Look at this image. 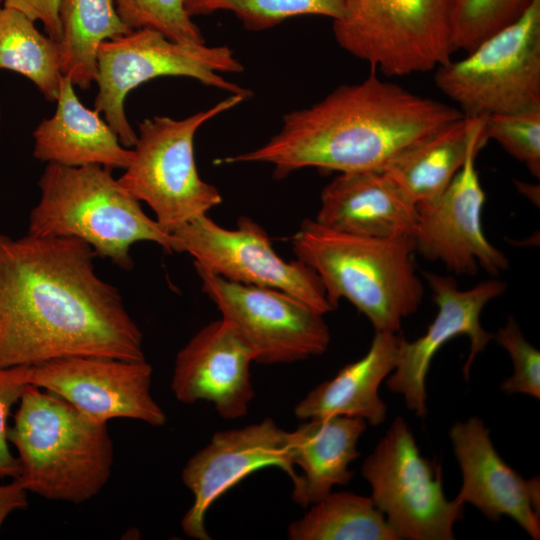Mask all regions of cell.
Masks as SVG:
<instances>
[{
    "instance_id": "44dd1931",
    "label": "cell",
    "mask_w": 540,
    "mask_h": 540,
    "mask_svg": "<svg viewBox=\"0 0 540 540\" xmlns=\"http://www.w3.org/2000/svg\"><path fill=\"white\" fill-rule=\"evenodd\" d=\"M403 340L397 333L375 331L367 353L312 389L296 404L295 416H349L380 425L386 419L387 407L379 396V386L395 369Z\"/></svg>"
},
{
    "instance_id": "52a82bcc",
    "label": "cell",
    "mask_w": 540,
    "mask_h": 540,
    "mask_svg": "<svg viewBox=\"0 0 540 540\" xmlns=\"http://www.w3.org/2000/svg\"><path fill=\"white\" fill-rule=\"evenodd\" d=\"M243 70L228 46L177 42L148 28L132 30L98 48L94 109L103 114L121 143L132 148L137 133L127 119L125 100L133 89L158 77H188L247 99L253 95L251 90L221 76Z\"/></svg>"
},
{
    "instance_id": "d6a6232c",
    "label": "cell",
    "mask_w": 540,
    "mask_h": 540,
    "mask_svg": "<svg viewBox=\"0 0 540 540\" xmlns=\"http://www.w3.org/2000/svg\"><path fill=\"white\" fill-rule=\"evenodd\" d=\"M60 3L61 0H0V5L15 9L35 22H41L46 34L58 43L61 39Z\"/></svg>"
},
{
    "instance_id": "2e32d148",
    "label": "cell",
    "mask_w": 540,
    "mask_h": 540,
    "mask_svg": "<svg viewBox=\"0 0 540 540\" xmlns=\"http://www.w3.org/2000/svg\"><path fill=\"white\" fill-rule=\"evenodd\" d=\"M423 275L438 307L437 315L424 335L412 342L403 340L398 363L386 380L389 390L401 394L407 409L421 418L427 413L426 376L434 355L452 338L466 335L470 350L462 371L467 380L475 357L494 336L482 327L481 312L489 301L506 290V284L498 279L460 290L452 277L426 271Z\"/></svg>"
},
{
    "instance_id": "30bf717a",
    "label": "cell",
    "mask_w": 540,
    "mask_h": 540,
    "mask_svg": "<svg viewBox=\"0 0 540 540\" xmlns=\"http://www.w3.org/2000/svg\"><path fill=\"white\" fill-rule=\"evenodd\" d=\"M361 473L372 489L371 499L399 539L452 540L453 526L464 505L448 501L441 468L420 455L412 431L396 417Z\"/></svg>"
},
{
    "instance_id": "9c48e42d",
    "label": "cell",
    "mask_w": 540,
    "mask_h": 540,
    "mask_svg": "<svg viewBox=\"0 0 540 540\" xmlns=\"http://www.w3.org/2000/svg\"><path fill=\"white\" fill-rule=\"evenodd\" d=\"M338 45L387 76L428 72L451 59L449 0H346Z\"/></svg>"
},
{
    "instance_id": "4316f807",
    "label": "cell",
    "mask_w": 540,
    "mask_h": 540,
    "mask_svg": "<svg viewBox=\"0 0 540 540\" xmlns=\"http://www.w3.org/2000/svg\"><path fill=\"white\" fill-rule=\"evenodd\" d=\"M534 0H449L454 51L468 52L516 21Z\"/></svg>"
},
{
    "instance_id": "d6986e66",
    "label": "cell",
    "mask_w": 540,
    "mask_h": 540,
    "mask_svg": "<svg viewBox=\"0 0 540 540\" xmlns=\"http://www.w3.org/2000/svg\"><path fill=\"white\" fill-rule=\"evenodd\" d=\"M315 220L356 235L413 237L418 210L411 196L382 168L337 175L322 190Z\"/></svg>"
},
{
    "instance_id": "8992f818",
    "label": "cell",
    "mask_w": 540,
    "mask_h": 540,
    "mask_svg": "<svg viewBox=\"0 0 540 540\" xmlns=\"http://www.w3.org/2000/svg\"><path fill=\"white\" fill-rule=\"evenodd\" d=\"M245 100L231 94L181 120L153 116L138 124L131 161L118 181L134 198L150 206L155 220L167 232L207 214L222 202L218 189L199 176L194 137L204 123Z\"/></svg>"
},
{
    "instance_id": "7a4b0ae2",
    "label": "cell",
    "mask_w": 540,
    "mask_h": 540,
    "mask_svg": "<svg viewBox=\"0 0 540 540\" xmlns=\"http://www.w3.org/2000/svg\"><path fill=\"white\" fill-rule=\"evenodd\" d=\"M457 107L380 79L338 86L316 104L282 118L262 146L216 163H266L282 179L307 167L349 173L382 169L394 157L460 118Z\"/></svg>"
},
{
    "instance_id": "f546056e",
    "label": "cell",
    "mask_w": 540,
    "mask_h": 540,
    "mask_svg": "<svg viewBox=\"0 0 540 540\" xmlns=\"http://www.w3.org/2000/svg\"><path fill=\"white\" fill-rule=\"evenodd\" d=\"M487 139L497 141L504 150L540 177V108L485 117Z\"/></svg>"
},
{
    "instance_id": "836d02e7",
    "label": "cell",
    "mask_w": 540,
    "mask_h": 540,
    "mask_svg": "<svg viewBox=\"0 0 540 540\" xmlns=\"http://www.w3.org/2000/svg\"><path fill=\"white\" fill-rule=\"evenodd\" d=\"M27 493L16 479L0 484V530L11 513L28 506Z\"/></svg>"
},
{
    "instance_id": "7c38bea8",
    "label": "cell",
    "mask_w": 540,
    "mask_h": 540,
    "mask_svg": "<svg viewBox=\"0 0 540 540\" xmlns=\"http://www.w3.org/2000/svg\"><path fill=\"white\" fill-rule=\"evenodd\" d=\"M203 292L251 347L255 362L291 363L323 354L330 331L323 314L278 289L226 280L195 266Z\"/></svg>"
},
{
    "instance_id": "e575fe53",
    "label": "cell",
    "mask_w": 540,
    "mask_h": 540,
    "mask_svg": "<svg viewBox=\"0 0 540 540\" xmlns=\"http://www.w3.org/2000/svg\"><path fill=\"white\" fill-rule=\"evenodd\" d=\"M219 1L220 0H186L185 6L188 14L193 17L214 12L216 4Z\"/></svg>"
},
{
    "instance_id": "9a60e30c",
    "label": "cell",
    "mask_w": 540,
    "mask_h": 540,
    "mask_svg": "<svg viewBox=\"0 0 540 540\" xmlns=\"http://www.w3.org/2000/svg\"><path fill=\"white\" fill-rule=\"evenodd\" d=\"M480 149H472L437 198L417 204L418 220L412 239L415 252L440 261L456 274L475 275L482 268L495 276L508 269L509 260L483 231L485 193L475 167Z\"/></svg>"
},
{
    "instance_id": "7402d4cb",
    "label": "cell",
    "mask_w": 540,
    "mask_h": 540,
    "mask_svg": "<svg viewBox=\"0 0 540 540\" xmlns=\"http://www.w3.org/2000/svg\"><path fill=\"white\" fill-rule=\"evenodd\" d=\"M366 429V421L357 417L331 416L311 418L288 432L294 465L303 474L293 485V500L306 507L326 497L333 486L347 484L353 472L348 465L359 457L356 445Z\"/></svg>"
},
{
    "instance_id": "d4e9b609",
    "label": "cell",
    "mask_w": 540,
    "mask_h": 540,
    "mask_svg": "<svg viewBox=\"0 0 540 540\" xmlns=\"http://www.w3.org/2000/svg\"><path fill=\"white\" fill-rule=\"evenodd\" d=\"M0 69L30 80L47 101H56L62 78L59 43L25 14L0 5Z\"/></svg>"
},
{
    "instance_id": "f1b7e54d",
    "label": "cell",
    "mask_w": 540,
    "mask_h": 540,
    "mask_svg": "<svg viewBox=\"0 0 540 540\" xmlns=\"http://www.w3.org/2000/svg\"><path fill=\"white\" fill-rule=\"evenodd\" d=\"M346 0H220L217 10L232 12L252 31L272 28L300 15H320L339 20L345 13Z\"/></svg>"
},
{
    "instance_id": "277c9868",
    "label": "cell",
    "mask_w": 540,
    "mask_h": 540,
    "mask_svg": "<svg viewBox=\"0 0 540 540\" xmlns=\"http://www.w3.org/2000/svg\"><path fill=\"white\" fill-rule=\"evenodd\" d=\"M8 441L17 451L16 480L44 499L81 504L111 476L114 451L107 423L35 385L28 384L19 400Z\"/></svg>"
},
{
    "instance_id": "603a6c76",
    "label": "cell",
    "mask_w": 540,
    "mask_h": 540,
    "mask_svg": "<svg viewBox=\"0 0 540 540\" xmlns=\"http://www.w3.org/2000/svg\"><path fill=\"white\" fill-rule=\"evenodd\" d=\"M484 120L461 116L401 152L383 169L416 204L432 201L450 184L472 149L488 141Z\"/></svg>"
},
{
    "instance_id": "5b68a950",
    "label": "cell",
    "mask_w": 540,
    "mask_h": 540,
    "mask_svg": "<svg viewBox=\"0 0 540 540\" xmlns=\"http://www.w3.org/2000/svg\"><path fill=\"white\" fill-rule=\"evenodd\" d=\"M38 186L40 199L29 216V234L81 239L97 256L125 270L132 268L130 248L136 242L176 252L173 234L143 211L111 168L47 163Z\"/></svg>"
},
{
    "instance_id": "ac0fdd59",
    "label": "cell",
    "mask_w": 540,
    "mask_h": 540,
    "mask_svg": "<svg viewBox=\"0 0 540 540\" xmlns=\"http://www.w3.org/2000/svg\"><path fill=\"white\" fill-rule=\"evenodd\" d=\"M450 439L462 472V486L453 499L470 503L487 518L515 520L534 540L540 538V481L525 480L494 448L489 430L478 417L456 422Z\"/></svg>"
},
{
    "instance_id": "d590c367",
    "label": "cell",
    "mask_w": 540,
    "mask_h": 540,
    "mask_svg": "<svg viewBox=\"0 0 540 540\" xmlns=\"http://www.w3.org/2000/svg\"><path fill=\"white\" fill-rule=\"evenodd\" d=\"M1 117H2V116H1V108H0V124H1Z\"/></svg>"
},
{
    "instance_id": "ba28073f",
    "label": "cell",
    "mask_w": 540,
    "mask_h": 540,
    "mask_svg": "<svg viewBox=\"0 0 540 540\" xmlns=\"http://www.w3.org/2000/svg\"><path fill=\"white\" fill-rule=\"evenodd\" d=\"M434 81L465 117L540 108V0L465 57L438 66Z\"/></svg>"
},
{
    "instance_id": "8fae6325",
    "label": "cell",
    "mask_w": 540,
    "mask_h": 540,
    "mask_svg": "<svg viewBox=\"0 0 540 540\" xmlns=\"http://www.w3.org/2000/svg\"><path fill=\"white\" fill-rule=\"evenodd\" d=\"M172 234L176 252L191 255L194 266L232 282L281 290L323 315L334 310L315 271L298 259H282L266 231L247 216L227 229L205 214Z\"/></svg>"
},
{
    "instance_id": "4dcf8cb0",
    "label": "cell",
    "mask_w": 540,
    "mask_h": 540,
    "mask_svg": "<svg viewBox=\"0 0 540 540\" xmlns=\"http://www.w3.org/2000/svg\"><path fill=\"white\" fill-rule=\"evenodd\" d=\"M493 339L509 353L514 367L513 374L501 383V390L540 399V352L525 339L513 316Z\"/></svg>"
},
{
    "instance_id": "4fadbf2b",
    "label": "cell",
    "mask_w": 540,
    "mask_h": 540,
    "mask_svg": "<svg viewBox=\"0 0 540 540\" xmlns=\"http://www.w3.org/2000/svg\"><path fill=\"white\" fill-rule=\"evenodd\" d=\"M152 372L145 359L80 356L27 366V379L96 422L128 418L163 426L167 417L151 394Z\"/></svg>"
},
{
    "instance_id": "cb8c5ba5",
    "label": "cell",
    "mask_w": 540,
    "mask_h": 540,
    "mask_svg": "<svg viewBox=\"0 0 540 540\" xmlns=\"http://www.w3.org/2000/svg\"><path fill=\"white\" fill-rule=\"evenodd\" d=\"M60 59L63 76L89 89L97 76V53L106 40L129 33L115 0H61Z\"/></svg>"
},
{
    "instance_id": "3957f363",
    "label": "cell",
    "mask_w": 540,
    "mask_h": 540,
    "mask_svg": "<svg viewBox=\"0 0 540 540\" xmlns=\"http://www.w3.org/2000/svg\"><path fill=\"white\" fill-rule=\"evenodd\" d=\"M291 244L297 259L320 278L333 309L348 300L375 331L398 333L422 302L410 236L356 235L305 220Z\"/></svg>"
},
{
    "instance_id": "5bb4252c",
    "label": "cell",
    "mask_w": 540,
    "mask_h": 540,
    "mask_svg": "<svg viewBox=\"0 0 540 540\" xmlns=\"http://www.w3.org/2000/svg\"><path fill=\"white\" fill-rule=\"evenodd\" d=\"M265 467L282 469L293 485L299 480L289 448L288 432L271 418L239 429L218 431L182 470V482L194 501L181 519L190 538L210 540L205 526L211 505L233 486Z\"/></svg>"
},
{
    "instance_id": "1f68e13d",
    "label": "cell",
    "mask_w": 540,
    "mask_h": 540,
    "mask_svg": "<svg viewBox=\"0 0 540 540\" xmlns=\"http://www.w3.org/2000/svg\"><path fill=\"white\" fill-rule=\"evenodd\" d=\"M27 366L0 368V480L16 479L19 463L9 449L8 418L28 385Z\"/></svg>"
},
{
    "instance_id": "ffe728a7",
    "label": "cell",
    "mask_w": 540,
    "mask_h": 540,
    "mask_svg": "<svg viewBox=\"0 0 540 540\" xmlns=\"http://www.w3.org/2000/svg\"><path fill=\"white\" fill-rule=\"evenodd\" d=\"M70 78L62 76L54 114L33 131V156L69 167L100 165L125 169L133 149L125 147L96 109L77 96Z\"/></svg>"
},
{
    "instance_id": "484cf974",
    "label": "cell",
    "mask_w": 540,
    "mask_h": 540,
    "mask_svg": "<svg viewBox=\"0 0 540 540\" xmlns=\"http://www.w3.org/2000/svg\"><path fill=\"white\" fill-rule=\"evenodd\" d=\"M287 528L291 540H398L371 497L330 492Z\"/></svg>"
},
{
    "instance_id": "6da1fadb",
    "label": "cell",
    "mask_w": 540,
    "mask_h": 540,
    "mask_svg": "<svg viewBox=\"0 0 540 540\" xmlns=\"http://www.w3.org/2000/svg\"><path fill=\"white\" fill-rule=\"evenodd\" d=\"M97 254L69 236L0 233V368L67 357L144 360L143 335Z\"/></svg>"
},
{
    "instance_id": "e0dca14e",
    "label": "cell",
    "mask_w": 540,
    "mask_h": 540,
    "mask_svg": "<svg viewBox=\"0 0 540 540\" xmlns=\"http://www.w3.org/2000/svg\"><path fill=\"white\" fill-rule=\"evenodd\" d=\"M251 347L223 318L202 327L177 353L171 389L178 401L212 403L225 419L248 413L255 392Z\"/></svg>"
},
{
    "instance_id": "83f0119b",
    "label": "cell",
    "mask_w": 540,
    "mask_h": 540,
    "mask_svg": "<svg viewBox=\"0 0 540 540\" xmlns=\"http://www.w3.org/2000/svg\"><path fill=\"white\" fill-rule=\"evenodd\" d=\"M185 3L186 0H115L121 20L131 31L148 28L173 41L204 44Z\"/></svg>"
}]
</instances>
